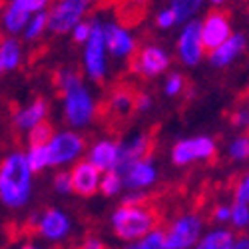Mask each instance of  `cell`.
Listing matches in <instances>:
<instances>
[{
    "label": "cell",
    "mask_w": 249,
    "mask_h": 249,
    "mask_svg": "<svg viewBox=\"0 0 249 249\" xmlns=\"http://www.w3.org/2000/svg\"><path fill=\"white\" fill-rule=\"evenodd\" d=\"M245 50V36L243 34H231L221 46L210 52V62L215 68H225Z\"/></svg>",
    "instance_id": "19"
},
{
    "label": "cell",
    "mask_w": 249,
    "mask_h": 249,
    "mask_svg": "<svg viewBox=\"0 0 249 249\" xmlns=\"http://www.w3.org/2000/svg\"><path fill=\"white\" fill-rule=\"evenodd\" d=\"M112 230L130 243L156 230V215L146 205H122L112 213Z\"/></svg>",
    "instance_id": "2"
},
{
    "label": "cell",
    "mask_w": 249,
    "mask_h": 249,
    "mask_svg": "<svg viewBox=\"0 0 249 249\" xmlns=\"http://www.w3.org/2000/svg\"><path fill=\"white\" fill-rule=\"evenodd\" d=\"M46 30H50V14L46 10H42V12L32 14L30 22H28V26H26V30L22 34H24V40H36V38L42 36Z\"/></svg>",
    "instance_id": "25"
},
{
    "label": "cell",
    "mask_w": 249,
    "mask_h": 249,
    "mask_svg": "<svg viewBox=\"0 0 249 249\" xmlns=\"http://www.w3.org/2000/svg\"><path fill=\"white\" fill-rule=\"evenodd\" d=\"M82 152H84V140L74 132H60L54 134L48 142V154H50V165L60 168V165L74 163Z\"/></svg>",
    "instance_id": "7"
},
{
    "label": "cell",
    "mask_w": 249,
    "mask_h": 249,
    "mask_svg": "<svg viewBox=\"0 0 249 249\" xmlns=\"http://www.w3.org/2000/svg\"><path fill=\"white\" fill-rule=\"evenodd\" d=\"M32 174L28 158L22 152H10L0 165V199L6 207L20 210L32 196Z\"/></svg>",
    "instance_id": "1"
},
{
    "label": "cell",
    "mask_w": 249,
    "mask_h": 249,
    "mask_svg": "<svg viewBox=\"0 0 249 249\" xmlns=\"http://www.w3.org/2000/svg\"><path fill=\"white\" fill-rule=\"evenodd\" d=\"M215 154V142L207 136H196L179 140L172 150V161L176 165H188L197 160H210Z\"/></svg>",
    "instance_id": "9"
},
{
    "label": "cell",
    "mask_w": 249,
    "mask_h": 249,
    "mask_svg": "<svg viewBox=\"0 0 249 249\" xmlns=\"http://www.w3.org/2000/svg\"><path fill=\"white\" fill-rule=\"evenodd\" d=\"M201 34H203V44L210 52L215 50L217 46H221L225 40L233 34L227 14L225 12H210L201 22Z\"/></svg>",
    "instance_id": "11"
},
{
    "label": "cell",
    "mask_w": 249,
    "mask_h": 249,
    "mask_svg": "<svg viewBox=\"0 0 249 249\" xmlns=\"http://www.w3.org/2000/svg\"><path fill=\"white\" fill-rule=\"evenodd\" d=\"M72 181H74V192L78 196H94L96 192H100V183H102V176L104 172H100L92 161H78L72 168Z\"/></svg>",
    "instance_id": "14"
},
{
    "label": "cell",
    "mask_w": 249,
    "mask_h": 249,
    "mask_svg": "<svg viewBox=\"0 0 249 249\" xmlns=\"http://www.w3.org/2000/svg\"><path fill=\"white\" fill-rule=\"evenodd\" d=\"M82 249H104V243L98 237H88L82 243Z\"/></svg>",
    "instance_id": "42"
},
{
    "label": "cell",
    "mask_w": 249,
    "mask_h": 249,
    "mask_svg": "<svg viewBox=\"0 0 249 249\" xmlns=\"http://www.w3.org/2000/svg\"><path fill=\"white\" fill-rule=\"evenodd\" d=\"M233 124L237 128H249V106H243V108H239V110H235L233 112Z\"/></svg>",
    "instance_id": "39"
},
{
    "label": "cell",
    "mask_w": 249,
    "mask_h": 249,
    "mask_svg": "<svg viewBox=\"0 0 249 249\" xmlns=\"http://www.w3.org/2000/svg\"><path fill=\"white\" fill-rule=\"evenodd\" d=\"M52 128L48 126V124H40V126H36L32 132H28V140L30 143H48L52 140Z\"/></svg>",
    "instance_id": "32"
},
{
    "label": "cell",
    "mask_w": 249,
    "mask_h": 249,
    "mask_svg": "<svg viewBox=\"0 0 249 249\" xmlns=\"http://www.w3.org/2000/svg\"><path fill=\"white\" fill-rule=\"evenodd\" d=\"M92 0H56L50 8V32L66 34L82 22V16L88 12Z\"/></svg>",
    "instance_id": "6"
},
{
    "label": "cell",
    "mask_w": 249,
    "mask_h": 249,
    "mask_svg": "<svg viewBox=\"0 0 249 249\" xmlns=\"http://www.w3.org/2000/svg\"><path fill=\"white\" fill-rule=\"evenodd\" d=\"M20 58H22V50H20V42L14 36H6L0 44V70L10 72L18 68Z\"/></svg>",
    "instance_id": "22"
},
{
    "label": "cell",
    "mask_w": 249,
    "mask_h": 249,
    "mask_svg": "<svg viewBox=\"0 0 249 249\" xmlns=\"http://www.w3.org/2000/svg\"><path fill=\"white\" fill-rule=\"evenodd\" d=\"M34 221H36L34 225L38 227V233L52 243L64 241L72 231V219L62 210H56V207L40 213Z\"/></svg>",
    "instance_id": "10"
},
{
    "label": "cell",
    "mask_w": 249,
    "mask_h": 249,
    "mask_svg": "<svg viewBox=\"0 0 249 249\" xmlns=\"http://www.w3.org/2000/svg\"><path fill=\"white\" fill-rule=\"evenodd\" d=\"M136 108V96L126 90V88H122V90H116L110 98V110L118 116H128L132 110Z\"/></svg>",
    "instance_id": "23"
},
{
    "label": "cell",
    "mask_w": 249,
    "mask_h": 249,
    "mask_svg": "<svg viewBox=\"0 0 249 249\" xmlns=\"http://www.w3.org/2000/svg\"><path fill=\"white\" fill-rule=\"evenodd\" d=\"M124 249H168V247H165V231L154 230L148 235H143L142 239L126 243V245H124Z\"/></svg>",
    "instance_id": "26"
},
{
    "label": "cell",
    "mask_w": 249,
    "mask_h": 249,
    "mask_svg": "<svg viewBox=\"0 0 249 249\" xmlns=\"http://www.w3.org/2000/svg\"><path fill=\"white\" fill-rule=\"evenodd\" d=\"M46 114H48V104L46 100L38 98L26 106L18 108L12 116V124L16 126V130H22V132H32L36 126L44 124L46 120Z\"/></svg>",
    "instance_id": "18"
},
{
    "label": "cell",
    "mask_w": 249,
    "mask_h": 249,
    "mask_svg": "<svg viewBox=\"0 0 249 249\" xmlns=\"http://www.w3.org/2000/svg\"><path fill=\"white\" fill-rule=\"evenodd\" d=\"M124 178V185L128 190H148L158 181V170L156 165L150 161V158H143L128 165L124 172H120Z\"/></svg>",
    "instance_id": "12"
},
{
    "label": "cell",
    "mask_w": 249,
    "mask_h": 249,
    "mask_svg": "<svg viewBox=\"0 0 249 249\" xmlns=\"http://www.w3.org/2000/svg\"><path fill=\"white\" fill-rule=\"evenodd\" d=\"M54 192L60 196H68L74 192V181L70 172H60L54 176Z\"/></svg>",
    "instance_id": "31"
},
{
    "label": "cell",
    "mask_w": 249,
    "mask_h": 249,
    "mask_svg": "<svg viewBox=\"0 0 249 249\" xmlns=\"http://www.w3.org/2000/svg\"><path fill=\"white\" fill-rule=\"evenodd\" d=\"M104 36H106V46H108V52L114 56V58H130L134 52H136V40L134 36L120 24H104Z\"/></svg>",
    "instance_id": "15"
},
{
    "label": "cell",
    "mask_w": 249,
    "mask_h": 249,
    "mask_svg": "<svg viewBox=\"0 0 249 249\" xmlns=\"http://www.w3.org/2000/svg\"><path fill=\"white\" fill-rule=\"evenodd\" d=\"M231 207H233L231 225L235 227V230H247V227H249V203L235 201Z\"/></svg>",
    "instance_id": "30"
},
{
    "label": "cell",
    "mask_w": 249,
    "mask_h": 249,
    "mask_svg": "<svg viewBox=\"0 0 249 249\" xmlns=\"http://www.w3.org/2000/svg\"><path fill=\"white\" fill-rule=\"evenodd\" d=\"M106 36H104V24L100 20L92 22V36L86 42V50H84V68L90 80L94 82H102L106 76Z\"/></svg>",
    "instance_id": "5"
},
{
    "label": "cell",
    "mask_w": 249,
    "mask_h": 249,
    "mask_svg": "<svg viewBox=\"0 0 249 249\" xmlns=\"http://www.w3.org/2000/svg\"><path fill=\"white\" fill-rule=\"evenodd\" d=\"M64 116L70 126L74 128H84L92 122L96 114V102L92 94L84 88L82 82L66 88L64 92Z\"/></svg>",
    "instance_id": "3"
},
{
    "label": "cell",
    "mask_w": 249,
    "mask_h": 249,
    "mask_svg": "<svg viewBox=\"0 0 249 249\" xmlns=\"http://www.w3.org/2000/svg\"><path fill=\"white\" fill-rule=\"evenodd\" d=\"M152 150V136L150 134H136L120 143V163L116 172H124L138 160L148 158Z\"/></svg>",
    "instance_id": "16"
},
{
    "label": "cell",
    "mask_w": 249,
    "mask_h": 249,
    "mask_svg": "<svg viewBox=\"0 0 249 249\" xmlns=\"http://www.w3.org/2000/svg\"><path fill=\"white\" fill-rule=\"evenodd\" d=\"M170 66V56L160 46H143L134 58V70L143 76H160Z\"/></svg>",
    "instance_id": "13"
},
{
    "label": "cell",
    "mask_w": 249,
    "mask_h": 249,
    "mask_svg": "<svg viewBox=\"0 0 249 249\" xmlns=\"http://www.w3.org/2000/svg\"><path fill=\"white\" fill-rule=\"evenodd\" d=\"M28 163L34 172H42L50 165V154H48V143H30L26 152Z\"/></svg>",
    "instance_id": "24"
},
{
    "label": "cell",
    "mask_w": 249,
    "mask_h": 249,
    "mask_svg": "<svg viewBox=\"0 0 249 249\" xmlns=\"http://www.w3.org/2000/svg\"><path fill=\"white\" fill-rule=\"evenodd\" d=\"M156 22H158V26L160 28H172V26H176V24H179L178 22V16H176V12L168 6V8H163V10H160L158 12V16H156Z\"/></svg>",
    "instance_id": "33"
},
{
    "label": "cell",
    "mask_w": 249,
    "mask_h": 249,
    "mask_svg": "<svg viewBox=\"0 0 249 249\" xmlns=\"http://www.w3.org/2000/svg\"><path fill=\"white\" fill-rule=\"evenodd\" d=\"M203 34L199 20H190L183 24V30L178 40V56L185 66H197L203 58Z\"/></svg>",
    "instance_id": "8"
},
{
    "label": "cell",
    "mask_w": 249,
    "mask_h": 249,
    "mask_svg": "<svg viewBox=\"0 0 249 249\" xmlns=\"http://www.w3.org/2000/svg\"><path fill=\"white\" fill-rule=\"evenodd\" d=\"M88 161H92L100 172H114L120 163V143L114 140H100L88 150Z\"/></svg>",
    "instance_id": "17"
},
{
    "label": "cell",
    "mask_w": 249,
    "mask_h": 249,
    "mask_svg": "<svg viewBox=\"0 0 249 249\" xmlns=\"http://www.w3.org/2000/svg\"><path fill=\"white\" fill-rule=\"evenodd\" d=\"M203 221L196 213L176 217L165 230V247L168 249H194L201 239Z\"/></svg>",
    "instance_id": "4"
},
{
    "label": "cell",
    "mask_w": 249,
    "mask_h": 249,
    "mask_svg": "<svg viewBox=\"0 0 249 249\" xmlns=\"http://www.w3.org/2000/svg\"><path fill=\"white\" fill-rule=\"evenodd\" d=\"M30 18H32V14L26 8L20 6L16 0H10L4 8V14H2V26L8 32V36H16L26 30Z\"/></svg>",
    "instance_id": "20"
},
{
    "label": "cell",
    "mask_w": 249,
    "mask_h": 249,
    "mask_svg": "<svg viewBox=\"0 0 249 249\" xmlns=\"http://www.w3.org/2000/svg\"><path fill=\"white\" fill-rule=\"evenodd\" d=\"M233 243L235 235L225 227H217V230L203 233L194 249H233Z\"/></svg>",
    "instance_id": "21"
},
{
    "label": "cell",
    "mask_w": 249,
    "mask_h": 249,
    "mask_svg": "<svg viewBox=\"0 0 249 249\" xmlns=\"http://www.w3.org/2000/svg\"><path fill=\"white\" fill-rule=\"evenodd\" d=\"M181 90H183V78L179 74L168 76V80H165V88H163L165 96H178Z\"/></svg>",
    "instance_id": "35"
},
{
    "label": "cell",
    "mask_w": 249,
    "mask_h": 249,
    "mask_svg": "<svg viewBox=\"0 0 249 249\" xmlns=\"http://www.w3.org/2000/svg\"><path fill=\"white\" fill-rule=\"evenodd\" d=\"M235 201L239 203H249V172L237 181L235 185Z\"/></svg>",
    "instance_id": "36"
},
{
    "label": "cell",
    "mask_w": 249,
    "mask_h": 249,
    "mask_svg": "<svg viewBox=\"0 0 249 249\" xmlns=\"http://www.w3.org/2000/svg\"><path fill=\"white\" fill-rule=\"evenodd\" d=\"M210 2H213V4H221L223 0H210Z\"/></svg>",
    "instance_id": "45"
},
{
    "label": "cell",
    "mask_w": 249,
    "mask_h": 249,
    "mask_svg": "<svg viewBox=\"0 0 249 249\" xmlns=\"http://www.w3.org/2000/svg\"><path fill=\"white\" fill-rule=\"evenodd\" d=\"M231 213H233V207L231 205H217L215 207V212H213V219L217 223H231Z\"/></svg>",
    "instance_id": "38"
},
{
    "label": "cell",
    "mask_w": 249,
    "mask_h": 249,
    "mask_svg": "<svg viewBox=\"0 0 249 249\" xmlns=\"http://www.w3.org/2000/svg\"><path fill=\"white\" fill-rule=\"evenodd\" d=\"M122 188H126L124 185V178H122V174L120 172H106L102 176V183H100V192L104 194V196H108V197H112V196H118L120 192H122Z\"/></svg>",
    "instance_id": "28"
},
{
    "label": "cell",
    "mask_w": 249,
    "mask_h": 249,
    "mask_svg": "<svg viewBox=\"0 0 249 249\" xmlns=\"http://www.w3.org/2000/svg\"><path fill=\"white\" fill-rule=\"evenodd\" d=\"M16 2L22 8H26L30 14H36V12L46 10V6L50 4V0H16Z\"/></svg>",
    "instance_id": "37"
},
{
    "label": "cell",
    "mask_w": 249,
    "mask_h": 249,
    "mask_svg": "<svg viewBox=\"0 0 249 249\" xmlns=\"http://www.w3.org/2000/svg\"><path fill=\"white\" fill-rule=\"evenodd\" d=\"M233 249H249V235H243V237H235Z\"/></svg>",
    "instance_id": "43"
},
{
    "label": "cell",
    "mask_w": 249,
    "mask_h": 249,
    "mask_svg": "<svg viewBox=\"0 0 249 249\" xmlns=\"http://www.w3.org/2000/svg\"><path fill=\"white\" fill-rule=\"evenodd\" d=\"M227 154H230L231 160H237V161H243L249 158V136H239L235 138L230 148H227Z\"/></svg>",
    "instance_id": "29"
},
{
    "label": "cell",
    "mask_w": 249,
    "mask_h": 249,
    "mask_svg": "<svg viewBox=\"0 0 249 249\" xmlns=\"http://www.w3.org/2000/svg\"><path fill=\"white\" fill-rule=\"evenodd\" d=\"M203 0H172L170 2V8L176 12L178 16V22H190L192 16L197 14V10L201 8Z\"/></svg>",
    "instance_id": "27"
},
{
    "label": "cell",
    "mask_w": 249,
    "mask_h": 249,
    "mask_svg": "<svg viewBox=\"0 0 249 249\" xmlns=\"http://www.w3.org/2000/svg\"><path fill=\"white\" fill-rule=\"evenodd\" d=\"M18 249H38L36 245H30V243H26V245H22V247H18Z\"/></svg>",
    "instance_id": "44"
},
{
    "label": "cell",
    "mask_w": 249,
    "mask_h": 249,
    "mask_svg": "<svg viewBox=\"0 0 249 249\" xmlns=\"http://www.w3.org/2000/svg\"><path fill=\"white\" fill-rule=\"evenodd\" d=\"M152 108V98L148 94H138L136 96V110L138 112H148Z\"/></svg>",
    "instance_id": "41"
},
{
    "label": "cell",
    "mask_w": 249,
    "mask_h": 249,
    "mask_svg": "<svg viewBox=\"0 0 249 249\" xmlns=\"http://www.w3.org/2000/svg\"><path fill=\"white\" fill-rule=\"evenodd\" d=\"M146 199V194L140 190H132L126 197H124V205H142V201Z\"/></svg>",
    "instance_id": "40"
},
{
    "label": "cell",
    "mask_w": 249,
    "mask_h": 249,
    "mask_svg": "<svg viewBox=\"0 0 249 249\" xmlns=\"http://www.w3.org/2000/svg\"><path fill=\"white\" fill-rule=\"evenodd\" d=\"M90 36H92V24L90 22H78L76 24V28L72 30V38H74V42H80V44H86L88 40H90Z\"/></svg>",
    "instance_id": "34"
}]
</instances>
